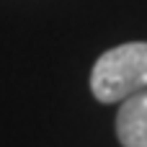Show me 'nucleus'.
I'll list each match as a JSON object with an SVG mask.
<instances>
[{
    "label": "nucleus",
    "mask_w": 147,
    "mask_h": 147,
    "mask_svg": "<svg viewBox=\"0 0 147 147\" xmlns=\"http://www.w3.org/2000/svg\"><path fill=\"white\" fill-rule=\"evenodd\" d=\"M147 88V41H127L103 52L90 70V93L98 103H121Z\"/></svg>",
    "instance_id": "nucleus-1"
},
{
    "label": "nucleus",
    "mask_w": 147,
    "mask_h": 147,
    "mask_svg": "<svg viewBox=\"0 0 147 147\" xmlns=\"http://www.w3.org/2000/svg\"><path fill=\"white\" fill-rule=\"evenodd\" d=\"M116 140L121 147H147V88L121 101L116 114Z\"/></svg>",
    "instance_id": "nucleus-2"
}]
</instances>
